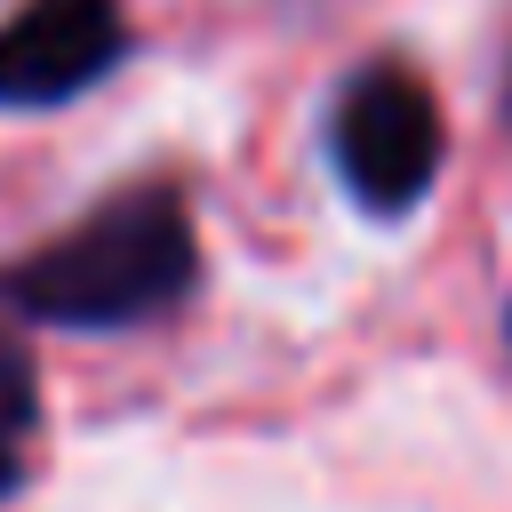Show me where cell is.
Listing matches in <instances>:
<instances>
[{
    "label": "cell",
    "mask_w": 512,
    "mask_h": 512,
    "mask_svg": "<svg viewBox=\"0 0 512 512\" xmlns=\"http://www.w3.org/2000/svg\"><path fill=\"white\" fill-rule=\"evenodd\" d=\"M200 288V224L176 176H136L80 208L56 240L0 264V320L8 328H64V336H128L192 304Z\"/></svg>",
    "instance_id": "obj_1"
},
{
    "label": "cell",
    "mask_w": 512,
    "mask_h": 512,
    "mask_svg": "<svg viewBox=\"0 0 512 512\" xmlns=\"http://www.w3.org/2000/svg\"><path fill=\"white\" fill-rule=\"evenodd\" d=\"M328 168L344 184V200L376 224H400L432 200L440 168H448V120L432 80L408 56H368L336 80L328 96Z\"/></svg>",
    "instance_id": "obj_2"
},
{
    "label": "cell",
    "mask_w": 512,
    "mask_h": 512,
    "mask_svg": "<svg viewBox=\"0 0 512 512\" xmlns=\"http://www.w3.org/2000/svg\"><path fill=\"white\" fill-rule=\"evenodd\" d=\"M128 56L120 0H24L0 16V112H56Z\"/></svg>",
    "instance_id": "obj_3"
},
{
    "label": "cell",
    "mask_w": 512,
    "mask_h": 512,
    "mask_svg": "<svg viewBox=\"0 0 512 512\" xmlns=\"http://www.w3.org/2000/svg\"><path fill=\"white\" fill-rule=\"evenodd\" d=\"M40 432H48V408H40V360H32L24 328L0 320V504L32 488Z\"/></svg>",
    "instance_id": "obj_4"
},
{
    "label": "cell",
    "mask_w": 512,
    "mask_h": 512,
    "mask_svg": "<svg viewBox=\"0 0 512 512\" xmlns=\"http://www.w3.org/2000/svg\"><path fill=\"white\" fill-rule=\"evenodd\" d=\"M504 128H512V64H504Z\"/></svg>",
    "instance_id": "obj_5"
},
{
    "label": "cell",
    "mask_w": 512,
    "mask_h": 512,
    "mask_svg": "<svg viewBox=\"0 0 512 512\" xmlns=\"http://www.w3.org/2000/svg\"><path fill=\"white\" fill-rule=\"evenodd\" d=\"M504 344H512V304H504Z\"/></svg>",
    "instance_id": "obj_6"
}]
</instances>
